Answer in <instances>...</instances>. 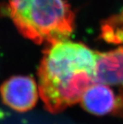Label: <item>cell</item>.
Here are the masks:
<instances>
[{"label": "cell", "instance_id": "obj_6", "mask_svg": "<svg viewBox=\"0 0 123 124\" xmlns=\"http://www.w3.org/2000/svg\"><path fill=\"white\" fill-rule=\"evenodd\" d=\"M102 37L108 42H123V12L108 19L103 25Z\"/></svg>", "mask_w": 123, "mask_h": 124}, {"label": "cell", "instance_id": "obj_2", "mask_svg": "<svg viewBox=\"0 0 123 124\" xmlns=\"http://www.w3.org/2000/svg\"><path fill=\"white\" fill-rule=\"evenodd\" d=\"M14 23L36 43L67 39L73 31L74 15L65 0H9Z\"/></svg>", "mask_w": 123, "mask_h": 124}, {"label": "cell", "instance_id": "obj_1", "mask_svg": "<svg viewBox=\"0 0 123 124\" xmlns=\"http://www.w3.org/2000/svg\"><path fill=\"white\" fill-rule=\"evenodd\" d=\"M98 52L68 39L56 42L44 51L39 68V93L45 108L59 113L80 102L96 83Z\"/></svg>", "mask_w": 123, "mask_h": 124}, {"label": "cell", "instance_id": "obj_3", "mask_svg": "<svg viewBox=\"0 0 123 124\" xmlns=\"http://www.w3.org/2000/svg\"><path fill=\"white\" fill-rule=\"evenodd\" d=\"M34 79L30 76H14L0 87L3 103L16 111L25 112L37 103L39 90Z\"/></svg>", "mask_w": 123, "mask_h": 124}, {"label": "cell", "instance_id": "obj_4", "mask_svg": "<svg viewBox=\"0 0 123 124\" xmlns=\"http://www.w3.org/2000/svg\"><path fill=\"white\" fill-rule=\"evenodd\" d=\"M80 102L85 111L94 115H123V92L116 94L105 84L94 83L91 85L84 93Z\"/></svg>", "mask_w": 123, "mask_h": 124}, {"label": "cell", "instance_id": "obj_5", "mask_svg": "<svg viewBox=\"0 0 123 124\" xmlns=\"http://www.w3.org/2000/svg\"><path fill=\"white\" fill-rule=\"evenodd\" d=\"M95 80L96 83L123 90V46L112 51L98 53Z\"/></svg>", "mask_w": 123, "mask_h": 124}]
</instances>
